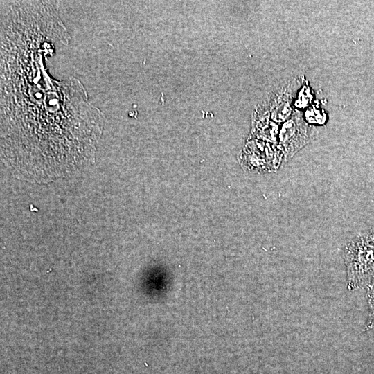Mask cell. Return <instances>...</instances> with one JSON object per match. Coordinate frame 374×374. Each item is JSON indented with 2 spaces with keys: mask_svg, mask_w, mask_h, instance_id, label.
<instances>
[{
  "mask_svg": "<svg viewBox=\"0 0 374 374\" xmlns=\"http://www.w3.org/2000/svg\"><path fill=\"white\" fill-rule=\"evenodd\" d=\"M342 252L346 268L347 289L350 291L367 289L374 278V224L347 238Z\"/></svg>",
  "mask_w": 374,
  "mask_h": 374,
  "instance_id": "cell-1",
  "label": "cell"
},
{
  "mask_svg": "<svg viewBox=\"0 0 374 374\" xmlns=\"http://www.w3.org/2000/svg\"><path fill=\"white\" fill-rule=\"evenodd\" d=\"M366 298L368 305V316L362 331L367 332L374 330V278L371 285L367 288Z\"/></svg>",
  "mask_w": 374,
  "mask_h": 374,
  "instance_id": "cell-3",
  "label": "cell"
},
{
  "mask_svg": "<svg viewBox=\"0 0 374 374\" xmlns=\"http://www.w3.org/2000/svg\"><path fill=\"white\" fill-rule=\"evenodd\" d=\"M316 134V129L308 125L299 113L287 119L280 133L285 161H288L298 151L313 141Z\"/></svg>",
  "mask_w": 374,
  "mask_h": 374,
  "instance_id": "cell-2",
  "label": "cell"
}]
</instances>
